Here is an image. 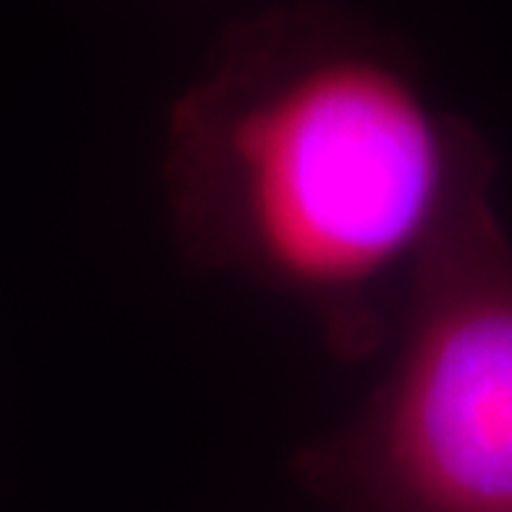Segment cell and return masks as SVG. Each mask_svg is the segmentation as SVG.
Masks as SVG:
<instances>
[{
  "mask_svg": "<svg viewBox=\"0 0 512 512\" xmlns=\"http://www.w3.org/2000/svg\"><path fill=\"white\" fill-rule=\"evenodd\" d=\"M203 233L300 300L343 360L389 350L423 266L496 203V157L403 37L296 10L250 37L187 130Z\"/></svg>",
  "mask_w": 512,
  "mask_h": 512,
  "instance_id": "6da1fadb",
  "label": "cell"
},
{
  "mask_svg": "<svg viewBox=\"0 0 512 512\" xmlns=\"http://www.w3.org/2000/svg\"><path fill=\"white\" fill-rule=\"evenodd\" d=\"M330 512H512V240L496 203L423 266L389 363L303 453Z\"/></svg>",
  "mask_w": 512,
  "mask_h": 512,
  "instance_id": "7a4b0ae2",
  "label": "cell"
}]
</instances>
